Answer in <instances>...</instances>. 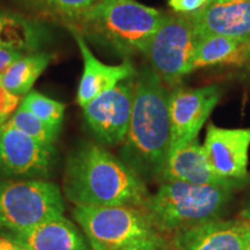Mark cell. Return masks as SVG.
I'll list each match as a JSON object with an SVG mask.
<instances>
[{
  "mask_svg": "<svg viewBox=\"0 0 250 250\" xmlns=\"http://www.w3.org/2000/svg\"><path fill=\"white\" fill-rule=\"evenodd\" d=\"M20 96L9 93L5 87L0 85V126H2L9 120V116L20 102Z\"/></svg>",
  "mask_w": 250,
  "mask_h": 250,
  "instance_id": "23",
  "label": "cell"
},
{
  "mask_svg": "<svg viewBox=\"0 0 250 250\" xmlns=\"http://www.w3.org/2000/svg\"><path fill=\"white\" fill-rule=\"evenodd\" d=\"M73 217L92 250H117L158 234L146 212L134 206H76Z\"/></svg>",
  "mask_w": 250,
  "mask_h": 250,
  "instance_id": "6",
  "label": "cell"
},
{
  "mask_svg": "<svg viewBox=\"0 0 250 250\" xmlns=\"http://www.w3.org/2000/svg\"><path fill=\"white\" fill-rule=\"evenodd\" d=\"M54 145L31 138L7 122L0 133V171L21 177L44 176L52 167Z\"/></svg>",
  "mask_w": 250,
  "mask_h": 250,
  "instance_id": "10",
  "label": "cell"
},
{
  "mask_svg": "<svg viewBox=\"0 0 250 250\" xmlns=\"http://www.w3.org/2000/svg\"><path fill=\"white\" fill-rule=\"evenodd\" d=\"M26 55L20 50L8 49V48H0V74L7 71L15 62L22 58Z\"/></svg>",
  "mask_w": 250,
  "mask_h": 250,
  "instance_id": "26",
  "label": "cell"
},
{
  "mask_svg": "<svg viewBox=\"0 0 250 250\" xmlns=\"http://www.w3.org/2000/svg\"><path fill=\"white\" fill-rule=\"evenodd\" d=\"M8 240H9V239H8ZM9 241H11L12 245H13L14 250H31V249L28 248L27 246H24V245H22V243L15 241V240H9Z\"/></svg>",
  "mask_w": 250,
  "mask_h": 250,
  "instance_id": "27",
  "label": "cell"
},
{
  "mask_svg": "<svg viewBox=\"0 0 250 250\" xmlns=\"http://www.w3.org/2000/svg\"><path fill=\"white\" fill-rule=\"evenodd\" d=\"M42 1L57 12L61 17L71 21L88 11L99 0H42Z\"/></svg>",
  "mask_w": 250,
  "mask_h": 250,
  "instance_id": "22",
  "label": "cell"
},
{
  "mask_svg": "<svg viewBox=\"0 0 250 250\" xmlns=\"http://www.w3.org/2000/svg\"><path fill=\"white\" fill-rule=\"evenodd\" d=\"M64 193L76 206L129 205L145 208L146 183L121 158L101 145L83 143L68 156Z\"/></svg>",
  "mask_w": 250,
  "mask_h": 250,
  "instance_id": "1",
  "label": "cell"
},
{
  "mask_svg": "<svg viewBox=\"0 0 250 250\" xmlns=\"http://www.w3.org/2000/svg\"><path fill=\"white\" fill-rule=\"evenodd\" d=\"M161 182H184L195 186L223 187L240 189L243 184L234 182L215 173L206 156L204 146L197 139L168 152Z\"/></svg>",
  "mask_w": 250,
  "mask_h": 250,
  "instance_id": "13",
  "label": "cell"
},
{
  "mask_svg": "<svg viewBox=\"0 0 250 250\" xmlns=\"http://www.w3.org/2000/svg\"><path fill=\"white\" fill-rule=\"evenodd\" d=\"M8 239L31 250H92L86 236L64 215L50 219L24 232L12 233Z\"/></svg>",
  "mask_w": 250,
  "mask_h": 250,
  "instance_id": "16",
  "label": "cell"
},
{
  "mask_svg": "<svg viewBox=\"0 0 250 250\" xmlns=\"http://www.w3.org/2000/svg\"><path fill=\"white\" fill-rule=\"evenodd\" d=\"M169 94L151 66L136 74V89L121 159L142 179H160L170 145Z\"/></svg>",
  "mask_w": 250,
  "mask_h": 250,
  "instance_id": "2",
  "label": "cell"
},
{
  "mask_svg": "<svg viewBox=\"0 0 250 250\" xmlns=\"http://www.w3.org/2000/svg\"><path fill=\"white\" fill-rule=\"evenodd\" d=\"M188 15L192 22L197 40L210 35L250 39V0L208 4Z\"/></svg>",
  "mask_w": 250,
  "mask_h": 250,
  "instance_id": "14",
  "label": "cell"
},
{
  "mask_svg": "<svg viewBox=\"0 0 250 250\" xmlns=\"http://www.w3.org/2000/svg\"><path fill=\"white\" fill-rule=\"evenodd\" d=\"M136 76L121 81L83 107L86 123L103 145L123 144L132 114Z\"/></svg>",
  "mask_w": 250,
  "mask_h": 250,
  "instance_id": "8",
  "label": "cell"
},
{
  "mask_svg": "<svg viewBox=\"0 0 250 250\" xmlns=\"http://www.w3.org/2000/svg\"><path fill=\"white\" fill-rule=\"evenodd\" d=\"M21 107L33 112L36 117L54 129L61 131L65 114V104L48 98L36 90H30L24 96Z\"/></svg>",
  "mask_w": 250,
  "mask_h": 250,
  "instance_id": "20",
  "label": "cell"
},
{
  "mask_svg": "<svg viewBox=\"0 0 250 250\" xmlns=\"http://www.w3.org/2000/svg\"><path fill=\"white\" fill-rule=\"evenodd\" d=\"M174 12L179 14H191L205 7L208 0H168Z\"/></svg>",
  "mask_w": 250,
  "mask_h": 250,
  "instance_id": "24",
  "label": "cell"
},
{
  "mask_svg": "<svg viewBox=\"0 0 250 250\" xmlns=\"http://www.w3.org/2000/svg\"><path fill=\"white\" fill-rule=\"evenodd\" d=\"M220 98L221 89L218 85L201 88H184L179 86L170 90L169 151L197 139L199 131Z\"/></svg>",
  "mask_w": 250,
  "mask_h": 250,
  "instance_id": "9",
  "label": "cell"
},
{
  "mask_svg": "<svg viewBox=\"0 0 250 250\" xmlns=\"http://www.w3.org/2000/svg\"><path fill=\"white\" fill-rule=\"evenodd\" d=\"M235 1V0H208V4H224V2Z\"/></svg>",
  "mask_w": 250,
  "mask_h": 250,
  "instance_id": "30",
  "label": "cell"
},
{
  "mask_svg": "<svg viewBox=\"0 0 250 250\" xmlns=\"http://www.w3.org/2000/svg\"><path fill=\"white\" fill-rule=\"evenodd\" d=\"M46 36L45 28L36 21L0 9V48L36 52Z\"/></svg>",
  "mask_w": 250,
  "mask_h": 250,
  "instance_id": "18",
  "label": "cell"
},
{
  "mask_svg": "<svg viewBox=\"0 0 250 250\" xmlns=\"http://www.w3.org/2000/svg\"><path fill=\"white\" fill-rule=\"evenodd\" d=\"M164 15L137 0H99L88 11L71 20L70 26L85 39L129 59L143 52Z\"/></svg>",
  "mask_w": 250,
  "mask_h": 250,
  "instance_id": "3",
  "label": "cell"
},
{
  "mask_svg": "<svg viewBox=\"0 0 250 250\" xmlns=\"http://www.w3.org/2000/svg\"><path fill=\"white\" fill-rule=\"evenodd\" d=\"M7 123L30 136L31 138L44 144H49V145H54L59 133L58 130L45 124L39 117H36L33 112L27 110L26 108L21 107V105L14 112L13 116L7 121Z\"/></svg>",
  "mask_w": 250,
  "mask_h": 250,
  "instance_id": "21",
  "label": "cell"
},
{
  "mask_svg": "<svg viewBox=\"0 0 250 250\" xmlns=\"http://www.w3.org/2000/svg\"><path fill=\"white\" fill-rule=\"evenodd\" d=\"M203 146L211 167L219 176L243 186L249 182L250 127L225 129L210 123Z\"/></svg>",
  "mask_w": 250,
  "mask_h": 250,
  "instance_id": "11",
  "label": "cell"
},
{
  "mask_svg": "<svg viewBox=\"0 0 250 250\" xmlns=\"http://www.w3.org/2000/svg\"><path fill=\"white\" fill-rule=\"evenodd\" d=\"M0 250H5V248H4V239H0Z\"/></svg>",
  "mask_w": 250,
  "mask_h": 250,
  "instance_id": "31",
  "label": "cell"
},
{
  "mask_svg": "<svg viewBox=\"0 0 250 250\" xmlns=\"http://www.w3.org/2000/svg\"><path fill=\"white\" fill-rule=\"evenodd\" d=\"M240 218L243 219V220L249 221V223H250V204L247 206L245 210L241 212V214H240Z\"/></svg>",
  "mask_w": 250,
  "mask_h": 250,
  "instance_id": "28",
  "label": "cell"
},
{
  "mask_svg": "<svg viewBox=\"0 0 250 250\" xmlns=\"http://www.w3.org/2000/svg\"><path fill=\"white\" fill-rule=\"evenodd\" d=\"M4 248L5 250H14L13 245H12V242L8 239H4Z\"/></svg>",
  "mask_w": 250,
  "mask_h": 250,
  "instance_id": "29",
  "label": "cell"
},
{
  "mask_svg": "<svg viewBox=\"0 0 250 250\" xmlns=\"http://www.w3.org/2000/svg\"><path fill=\"white\" fill-rule=\"evenodd\" d=\"M54 56L46 52H30L15 62L7 71L0 74V85L14 95L26 96L31 87L49 66Z\"/></svg>",
  "mask_w": 250,
  "mask_h": 250,
  "instance_id": "19",
  "label": "cell"
},
{
  "mask_svg": "<svg viewBox=\"0 0 250 250\" xmlns=\"http://www.w3.org/2000/svg\"><path fill=\"white\" fill-rule=\"evenodd\" d=\"M197 42L189 15L165 14L142 54L165 85L174 89L191 73Z\"/></svg>",
  "mask_w": 250,
  "mask_h": 250,
  "instance_id": "7",
  "label": "cell"
},
{
  "mask_svg": "<svg viewBox=\"0 0 250 250\" xmlns=\"http://www.w3.org/2000/svg\"><path fill=\"white\" fill-rule=\"evenodd\" d=\"M235 189L162 182L145 208L155 232L174 235L181 230L218 220L223 217Z\"/></svg>",
  "mask_w": 250,
  "mask_h": 250,
  "instance_id": "4",
  "label": "cell"
},
{
  "mask_svg": "<svg viewBox=\"0 0 250 250\" xmlns=\"http://www.w3.org/2000/svg\"><path fill=\"white\" fill-rule=\"evenodd\" d=\"M1 127H2V126H0V133H1Z\"/></svg>",
  "mask_w": 250,
  "mask_h": 250,
  "instance_id": "32",
  "label": "cell"
},
{
  "mask_svg": "<svg viewBox=\"0 0 250 250\" xmlns=\"http://www.w3.org/2000/svg\"><path fill=\"white\" fill-rule=\"evenodd\" d=\"M64 199L58 186L43 180L0 182V229L20 233L62 217Z\"/></svg>",
  "mask_w": 250,
  "mask_h": 250,
  "instance_id": "5",
  "label": "cell"
},
{
  "mask_svg": "<svg viewBox=\"0 0 250 250\" xmlns=\"http://www.w3.org/2000/svg\"><path fill=\"white\" fill-rule=\"evenodd\" d=\"M83 59V72L78 87L77 102L81 108L107 90L114 88L121 81L137 74L136 67L130 59H125L121 65H107L100 62L90 51L86 39L76 30L71 29Z\"/></svg>",
  "mask_w": 250,
  "mask_h": 250,
  "instance_id": "15",
  "label": "cell"
},
{
  "mask_svg": "<svg viewBox=\"0 0 250 250\" xmlns=\"http://www.w3.org/2000/svg\"><path fill=\"white\" fill-rule=\"evenodd\" d=\"M250 223L243 219L210 221L171 235L168 250H249Z\"/></svg>",
  "mask_w": 250,
  "mask_h": 250,
  "instance_id": "12",
  "label": "cell"
},
{
  "mask_svg": "<svg viewBox=\"0 0 250 250\" xmlns=\"http://www.w3.org/2000/svg\"><path fill=\"white\" fill-rule=\"evenodd\" d=\"M165 249V240L164 237L159 234L154 236L147 237L145 240H140L131 245L123 247V248L117 250H164Z\"/></svg>",
  "mask_w": 250,
  "mask_h": 250,
  "instance_id": "25",
  "label": "cell"
},
{
  "mask_svg": "<svg viewBox=\"0 0 250 250\" xmlns=\"http://www.w3.org/2000/svg\"><path fill=\"white\" fill-rule=\"evenodd\" d=\"M249 250H250V247H249Z\"/></svg>",
  "mask_w": 250,
  "mask_h": 250,
  "instance_id": "33",
  "label": "cell"
},
{
  "mask_svg": "<svg viewBox=\"0 0 250 250\" xmlns=\"http://www.w3.org/2000/svg\"><path fill=\"white\" fill-rule=\"evenodd\" d=\"M250 64V39L210 35L198 39L191 72L211 66H243Z\"/></svg>",
  "mask_w": 250,
  "mask_h": 250,
  "instance_id": "17",
  "label": "cell"
}]
</instances>
